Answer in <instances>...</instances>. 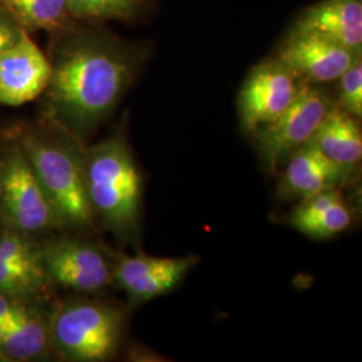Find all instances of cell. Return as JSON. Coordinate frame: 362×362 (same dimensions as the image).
Returning a JSON list of instances; mask_svg holds the SVG:
<instances>
[{"mask_svg": "<svg viewBox=\"0 0 362 362\" xmlns=\"http://www.w3.org/2000/svg\"><path fill=\"white\" fill-rule=\"evenodd\" d=\"M46 88L54 119L85 139L110 116L149 57V46L101 30L67 31Z\"/></svg>", "mask_w": 362, "mask_h": 362, "instance_id": "obj_1", "label": "cell"}, {"mask_svg": "<svg viewBox=\"0 0 362 362\" xmlns=\"http://www.w3.org/2000/svg\"><path fill=\"white\" fill-rule=\"evenodd\" d=\"M86 192L93 214L122 242L140 239L144 177L124 130L85 149Z\"/></svg>", "mask_w": 362, "mask_h": 362, "instance_id": "obj_2", "label": "cell"}, {"mask_svg": "<svg viewBox=\"0 0 362 362\" xmlns=\"http://www.w3.org/2000/svg\"><path fill=\"white\" fill-rule=\"evenodd\" d=\"M25 151L61 224L77 228L93 226L94 214L86 192L83 155L78 137L66 140L27 139Z\"/></svg>", "mask_w": 362, "mask_h": 362, "instance_id": "obj_3", "label": "cell"}, {"mask_svg": "<svg viewBox=\"0 0 362 362\" xmlns=\"http://www.w3.org/2000/svg\"><path fill=\"white\" fill-rule=\"evenodd\" d=\"M124 326V314L116 308L77 300L57 311L50 336L55 348L70 361H106L119 349Z\"/></svg>", "mask_w": 362, "mask_h": 362, "instance_id": "obj_4", "label": "cell"}, {"mask_svg": "<svg viewBox=\"0 0 362 362\" xmlns=\"http://www.w3.org/2000/svg\"><path fill=\"white\" fill-rule=\"evenodd\" d=\"M336 100L322 85L300 81L297 95L285 110L252 133L269 172H276L288 156L309 143Z\"/></svg>", "mask_w": 362, "mask_h": 362, "instance_id": "obj_5", "label": "cell"}, {"mask_svg": "<svg viewBox=\"0 0 362 362\" xmlns=\"http://www.w3.org/2000/svg\"><path fill=\"white\" fill-rule=\"evenodd\" d=\"M300 79L275 55L254 66L238 95V115L252 134L279 116L297 95Z\"/></svg>", "mask_w": 362, "mask_h": 362, "instance_id": "obj_6", "label": "cell"}, {"mask_svg": "<svg viewBox=\"0 0 362 362\" xmlns=\"http://www.w3.org/2000/svg\"><path fill=\"white\" fill-rule=\"evenodd\" d=\"M1 202L8 219L22 231H40L61 221L25 153L13 152L1 172Z\"/></svg>", "mask_w": 362, "mask_h": 362, "instance_id": "obj_7", "label": "cell"}, {"mask_svg": "<svg viewBox=\"0 0 362 362\" xmlns=\"http://www.w3.org/2000/svg\"><path fill=\"white\" fill-rule=\"evenodd\" d=\"M300 81L333 82L361 55L317 33L291 28L274 54Z\"/></svg>", "mask_w": 362, "mask_h": 362, "instance_id": "obj_8", "label": "cell"}, {"mask_svg": "<svg viewBox=\"0 0 362 362\" xmlns=\"http://www.w3.org/2000/svg\"><path fill=\"white\" fill-rule=\"evenodd\" d=\"M50 281L83 293L103 290L113 282L115 264L95 245L64 239L40 250Z\"/></svg>", "mask_w": 362, "mask_h": 362, "instance_id": "obj_9", "label": "cell"}, {"mask_svg": "<svg viewBox=\"0 0 362 362\" xmlns=\"http://www.w3.org/2000/svg\"><path fill=\"white\" fill-rule=\"evenodd\" d=\"M197 263L194 255L163 258L137 251L118 257L113 282L127 293L130 305H143L176 288Z\"/></svg>", "mask_w": 362, "mask_h": 362, "instance_id": "obj_10", "label": "cell"}, {"mask_svg": "<svg viewBox=\"0 0 362 362\" xmlns=\"http://www.w3.org/2000/svg\"><path fill=\"white\" fill-rule=\"evenodd\" d=\"M52 64L23 31L21 39L0 54V104L21 106L45 93Z\"/></svg>", "mask_w": 362, "mask_h": 362, "instance_id": "obj_11", "label": "cell"}, {"mask_svg": "<svg viewBox=\"0 0 362 362\" xmlns=\"http://www.w3.org/2000/svg\"><path fill=\"white\" fill-rule=\"evenodd\" d=\"M286 168L279 184V194L284 199H306L313 194L337 188L344 181L350 169L325 156L315 144L309 141L286 160Z\"/></svg>", "mask_w": 362, "mask_h": 362, "instance_id": "obj_12", "label": "cell"}, {"mask_svg": "<svg viewBox=\"0 0 362 362\" xmlns=\"http://www.w3.org/2000/svg\"><path fill=\"white\" fill-rule=\"evenodd\" d=\"M293 28L317 33L362 52V0H321L300 13Z\"/></svg>", "mask_w": 362, "mask_h": 362, "instance_id": "obj_13", "label": "cell"}, {"mask_svg": "<svg viewBox=\"0 0 362 362\" xmlns=\"http://www.w3.org/2000/svg\"><path fill=\"white\" fill-rule=\"evenodd\" d=\"M50 281L40 251L16 235H0V293L34 294Z\"/></svg>", "mask_w": 362, "mask_h": 362, "instance_id": "obj_14", "label": "cell"}, {"mask_svg": "<svg viewBox=\"0 0 362 362\" xmlns=\"http://www.w3.org/2000/svg\"><path fill=\"white\" fill-rule=\"evenodd\" d=\"M288 220L299 233L321 240L344 233L351 223V214L339 191L332 188L300 200Z\"/></svg>", "mask_w": 362, "mask_h": 362, "instance_id": "obj_15", "label": "cell"}, {"mask_svg": "<svg viewBox=\"0 0 362 362\" xmlns=\"http://www.w3.org/2000/svg\"><path fill=\"white\" fill-rule=\"evenodd\" d=\"M310 141L344 168L351 169L361 161L362 133L358 118L337 104L329 110Z\"/></svg>", "mask_w": 362, "mask_h": 362, "instance_id": "obj_16", "label": "cell"}, {"mask_svg": "<svg viewBox=\"0 0 362 362\" xmlns=\"http://www.w3.org/2000/svg\"><path fill=\"white\" fill-rule=\"evenodd\" d=\"M50 339V327L25 309L10 324L0 327V357L11 361L37 358L46 353Z\"/></svg>", "mask_w": 362, "mask_h": 362, "instance_id": "obj_17", "label": "cell"}, {"mask_svg": "<svg viewBox=\"0 0 362 362\" xmlns=\"http://www.w3.org/2000/svg\"><path fill=\"white\" fill-rule=\"evenodd\" d=\"M0 8L30 31H69L74 21L66 0H0Z\"/></svg>", "mask_w": 362, "mask_h": 362, "instance_id": "obj_18", "label": "cell"}, {"mask_svg": "<svg viewBox=\"0 0 362 362\" xmlns=\"http://www.w3.org/2000/svg\"><path fill=\"white\" fill-rule=\"evenodd\" d=\"M151 0H66L74 21H134L149 8Z\"/></svg>", "mask_w": 362, "mask_h": 362, "instance_id": "obj_19", "label": "cell"}, {"mask_svg": "<svg viewBox=\"0 0 362 362\" xmlns=\"http://www.w3.org/2000/svg\"><path fill=\"white\" fill-rule=\"evenodd\" d=\"M338 81L336 104L356 118L362 117V57L358 55L353 64L341 74Z\"/></svg>", "mask_w": 362, "mask_h": 362, "instance_id": "obj_20", "label": "cell"}, {"mask_svg": "<svg viewBox=\"0 0 362 362\" xmlns=\"http://www.w3.org/2000/svg\"><path fill=\"white\" fill-rule=\"evenodd\" d=\"M22 27L19 26L13 18L4 10L0 11V54L10 49L23 34Z\"/></svg>", "mask_w": 362, "mask_h": 362, "instance_id": "obj_21", "label": "cell"}, {"mask_svg": "<svg viewBox=\"0 0 362 362\" xmlns=\"http://www.w3.org/2000/svg\"><path fill=\"white\" fill-rule=\"evenodd\" d=\"M26 308L11 300L10 296L0 293V327L10 324Z\"/></svg>", "mask_w": 362, "mask_h": 362, "instance_id": "obj_22", "label": "cell"}, {"mask_svg": "<svg viewBox=\"0 0 362 362\" xmlns=\"http://www.w3.org/2000/svg\"><path fill=\"white\" fill-rule=\"evenodd\" d=\"M0 202H1V173H0Z\"/></svg>", "mask_w": 362, "mask_h": 362, "instance_id": "obj_23", "label": "cell"}, {"mask_svg": "<svg viewBox=\"0 0 362 362\" xmlns=\"http://www.w3.org/2000/svg\"><path fill=\"white\" fill-rule=\"evenodd\" d=\"M0 11H1V8H0Z\"/></svg>", "mask_w": 362, "mask_h": 362, "instance_id": "obj_24", "label": "cell"}]
</instances>
